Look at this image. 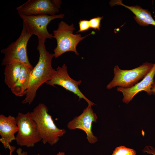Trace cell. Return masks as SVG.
<instances>
[{
	"instance_id": "obj_1",
	"label": "cell",
	"mask_w": 155,
	"mask_h": 155,
	"mask_svg": "<svg viewBox=\"0 0 155 155\" xmlns=\"http://www.w3.org/2000/svg\"><path fill=\"white\" fill-rule=\"evenodd\" d=\"M38 40L37 49L39 53V59L31 72L26 96L22 101L24 104L29 105L32 103L36 96L37 90L43 84L51 80L56 70L52 65L54 54L50 53L46 50L45 42Z\"/></svg>"
},
{
	"instance_id": "obj_2",
	"label": "cell",
	"mask_w": 155,
	"mask_h": 155,
	"mask_svg": "<svg viewBox=\"0 0 155 155\" xmlns=\"http://www.w3.org/2000/svg\"><path fill=\"white\" fill-rule=\"evenodd\" d=\"M30 113L36 123L43 144L54 145L66 133L64 129L59 128L56 126L52 116L48 113L47 107L44 104L39 103Z\"/></svg>"
},
{
	"instance_id": "obj_3",
	"label": "cell",
	"mask_w": 155,
	"mask_h": 155,
	"mask_svg": "<svg viewBox=\"0 0 155 155\" xmlns=\"http://www.w3.org/2000/svg\"><path fill=\"white\" fill-rule=\"evenodd\" d=\"M75 29L73 24L69 25L62 21L59 23L57 29L53 31V37L57 42V46L54 50L55 58H57L64 53L70 51L79 55L76 49L78 43L87 36L95 34V32L92 31L82 37L80 34H73Z\"/></svg>"
},
{
	"instance_id": "obj_4",
	"label": "cell",
	"mask_w": 155,
	"mask_h": 155,
	"mask_svg": "<svg viewBox=\"0 0 155 155\" xmlns=\"http://www.w3.org/2000/svg\"><path fill=\"white\" fill-rule=\"evenodd\" d=\"M154 64L146 62L140 66L130 70L120 69L118 65L114 69V77L106 86L111 89L116 86L124 88H130L143 79L150 71Z\"/></svg>"
},
{
	"instance_id": "obj_5",
	"label": "cell",
	"mask_w": 155,
	"mask_h": 155,
	"mask_svg": "<svg viewBox=\"0 0 155 155\" xmlns=\"http://www.w3.org/2000/svg\"><path fill=\"white\" fill-rule=\"evenodd\" d=\"M16 119L18 131L15 140L18 145L33 147L35 144L42 141L36 123L30 112L25 114L19 112Z\"/></svg>"
},
{
	"instance_id": "obj_6",
	"label": "cell",
	"mask_w": 155,
	"mask_h": 155,
	"mask_svg": "<svg viewBox=\"0 0 155 155\" xmlns=\"http://www.w3.org/2000/svg\"><path fill=\"white\" fill-rule=\"evenodd\" d=\"M32 36L28 32L23 24V28L18 38L6 48L1 50V52L4 54L1 65L6 66L18 62L26 65H32L27 55V46Z\"/></svg>"
},
{
	"instance_id": "obj_7",
	"label": "cell",
	"mask_w": 155,
	"mask_h": 155,
	"mask_svg": "<svg viewBox=\"0 0 155 155\" xmlns=\"http://www.w3.org/2000/svg\"><path fill=\"white\" fill-rule=\"evenodd\" d=\"M22 19L23 24L28 32L32 35L36 36L38 39L45 42L47 39H52V34H50L47 29V26L50 22L56 19H62L64 15L59 14L51 16L47 15L27 16L19 13Z\"/></svg>"
},
{
	"instance_id": "obj_8",
	"label": "cell",
	"mask_w": 155,
	"mask_h": 155,
	"mask_svg": "<svg viewBox=\"0 0 155 155\" xmlns=\"http://www.w3.org/2000/svg\"><path fill=\"white\" fill-rule=\"evenodd\" d=\"M61 4L60 0H28L16 9L26 15L53 16L59 12Z\"/></svg>"
},
{
	"instance_id": "obj_9",
	"label": "cell",
	"mask_w": 155,
	"mask_h": 155,
	"mask_svg": "<svg viewBox=\"0 0 155 155\" xmlns=\"http://www.w3.org/2000/svg\"><path fill=\"white\" fill-rule=\"evenodd\" d=\"M82 82L81 80L75 81L69 76L67 67L64 64L62 67H58L51 78L46 83L53 86H55V85L61 86L78 97L79 100L81 99H84L88 103V106H92L95 104L86 97L78 88V86Z\"/></svg>"
},
{
	"instance_id": "obj_10",
	"label": "cell",
	"mask_w": 155,
	"mask_h": 155,
	"mask_svg": "<svg viewBox=\"0 0 155 155\" xmlns=\"http://www.w3.org/2000/svg\"><path fill=\"white\" fill-rule=\"evenodd\" d=\"M97 119L91 106H88L81 115L75 117L68 123L67 127L70 130L79 129L83 130L86 134L88 142L93 144L97 141L98 139L92 133V124L93 122H96Z\"/></svg>"
},
{
	"instance_id": "obj_11",
	"label": "cell",
	"mask_w": 155,
	"mask_h": 155,
	"mask_svg": "<svg viewBox=\"0 0 155 155\" xmlns=\"http://www.w3.org/2000/svg\"><path fill=\"white\" fill-rule=\"evenodd\" d=\"M155 75V63L150 71L142 80L132 87L128 88L117 87V91L121 92L123 94V102L128 104L136 95L142 91H145L149 95H152V87L154 81Z\"/></svg>"
},
{
	"instance_id": "obj_12",
	"label": "cell",
	"mask_w": 155,
	"mask_h": 155,
	"mask_svg": "<svg viewBox=\"0 0 155 155\" xmlns=\"http://www.w3.org/2000/svg\"><path fill=\"white\" fill-rule=\"evenodd\" d=\"M18 131L16 117L11 115L6 117L0 115V140L6 149L10 150L12 147L9 144L15 140V134Z\"/></svg>"
},
{
	"instance_id": "obj_13",
	"label": "cell",
	"mask_w": 155,
	"mask_h": 155,
	"mask_svg": "<svg viewBox=\"0 0 155 155\" xmlns=\"http://www.w3.org/2000/svg\"><path fill=\"white\" fill-rule=\"evenodd\" d=\"M109 3L111 6L120 5L129 9L135 15V20L140 26H146L152 25L155 26V20L148 9H144L139 5L129 6L125 5L120 0L111 1Z\"/></svg>"
},
{
	"instance_id": "obj_14",
	"label": "cell",
	"mask_w": 155,
	"mask_h": 155,
	"mask_svg": "<svg viewBox=\"0 0 155 155\" xmlns=\"http://www.w3.org/2000/svg\"><path fill=\"white\" fill-rule=\"evenodd\" d=\"M33 68L32 65L22 64L21 72L17 81L11 89L16 96L22 97L25 95L30 83L31 72Z\"/></svg>"
},
{
	"instance_id": "obj_15",
	"label": "cell",
	"mask_w": 155,
	"mask_h": 155,
	"mask_svg": "<svg viewBox=\"0 0 155 155\" xmlns=\"http://www.w3.org/2000/svg\"><path fill=\"white\" fill-rule=\"evenodd\" d=\"M20 62H15L5 66L4 82L11 89L16 84L20 75L22 65Z\"/></svg>"
},
{
	"instance_id": "obj_16",
	"label": "cell",
	"mask_w": 155,
	"mask_h": 155,
	"mask_svg": "<svg viewBox=\"0 0 155 155\" xmlns=\"http://www.w3.org/2000/svg\"><path fill=\"white\" fill-rule=\"evenodd\" d=\"M136 152L133 149L121 146L116 148L112 155H136Z\"/></svg>"
},
{
	"instance_id": "obj_17",
	"label": "cell",
	"mask_w": 155,
	"mask_h": 155,
	"mask_svg": "<svg viewBox=\"0 0 155 155\" xmlns=\"http://www.w3.org/2000/svg\"><path fill=\"white\" fill-rule=\"evenodd\" d=\"M103 18V16H98L90 19L89 21L90 28L100 31L101 21Z\"/></svg>"
},
{
	"instance_id": "obj_18",
	"label": "cell",
	"mask_w": 155,
	"mask_h": 155,
	"mask_svg": "<svg viewBox=\"0 0 155 155\" xmlns=\"http://www.w3.org/2000/svg\"><path fill=\"white\" fill-rule=\"evenodd\" d=\"M78 24L79 29L77 33L85 31L90 28L89 20H80Z\"/></svg>"
},
{
	"instance_id": "obj_19",
	"label": "cell",
	"mask_w": 155,
	"mask_h": 155,
	"mask_svg": "<svg viewBox=\"0 0 155 155\" xmlns=\"http://www.w3.org/2000/svg\"><path fill=\"white\" fill-rule=\"evenodd\" d=\"M142 152L148 154L155 155V148L151 146L145 147L142 150Z\"/></svg>"
},
{
	"instance_id": "obj_20",
	"label": "cell",
	"mask_w": 155,
	"mask_h": 155,
	"mask_svg": "<svg viewBox=\"0 0 155 155\" xmlns=\"http://www.w3.org/2000/svg\"><path fill=\"white\" fill-rule=\"evenodd\" d=\"M16 152L17 155H28L27 152L23 151L22 149L20 148L17 149Z\"/></svg>"
},
{
	"instance_id": "obj_21",
	"label": "cell",
	"mask_w": 155,
	"mask_h": 155,
	"mask_svg": "<svg viewBox=\"0 0 155 155\" xmlns=\"http://www.w3.org/2000/svg\"><path fill=\"white\" fill-rule=\"evenodd\" d=\"M151 91L152 94L155 95V80H154L152 85Z\"/></svg>"
},
{
	"instance_id": "obj_22",
	"label": "cell",
	"mask_w": 155,
	"mask_h": 155,
	"mask_svg": "<svg viewBox=\"0 0 155 155\" xmlns=\"http://www.w3.org/2000/svg\"><path fill=\"white\" fill-rule=\"evenodd\" d=\"M56 155H65V153L63 152H59Z\"/></svg>"
},
{
	"instance_id": "obj_23",
	"label": "cell",
	"mask_w": 155,
	"mask_h": 155,
	"mask_svg": "<svg viewBox=\"0 0 155 155\" xmlns=\"http://www.w3.org/2000/svg\"><path fill=\"white\" fill-rule=\"evenodd\" d=\"M13 153V152H12L11 151H10V153L9 155H13L12 153Z\"/></svg>"
},
{
	"instance_id": "obj_24",
	"label": "cell",
	"mask_w": 155,
	"mask_h": 155,
	"mask_svg": "<svg viewBox=\"0 0 155 155\" xmlns=\"http://www.w3.org/2000/svg\"><path fill=\"white\" fill-rule=\"evenodd\" d=\"M35 155H40V154H36Z\"/></svg>"
},
{
	"instance_id": "obj_25",
	"label": "cell",
	"mask_w": 155,
	"mask_h": 155,
	"mask_svg": "<svg viewBox=\"0 0 155 155\" xmlns=\"http://www.w3.org/2000/svg\"><path fill=\"white\" fill-rule=\"evenodd\" d=\"M0 155H1L0 154Z\"/></svg>"
}]
</instances>
